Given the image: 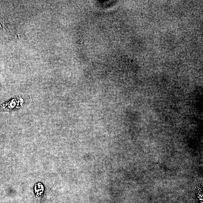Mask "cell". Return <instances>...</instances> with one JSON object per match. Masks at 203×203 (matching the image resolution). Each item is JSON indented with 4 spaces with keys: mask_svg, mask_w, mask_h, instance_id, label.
<instances>
[{
    "mask_svg": "<svg viewBox=\"0 0 203 203\" xmlns=\"http://www.w3.org/2000/svg\"><path fill=\"white\" fill-rule=\"evenodd\" d=\"M27 96L18 95L0 105V111H11L20 108L25 104Z\"/></svg>",
    "mask_w": 203,
    "mask_h": 203,
    "instance_id": "6da1fadb",
    "label": "cell"
}]
</instances>
